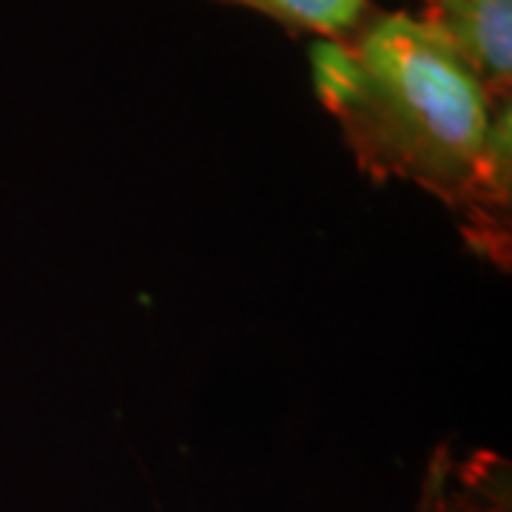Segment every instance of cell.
<instances>
[{
  "instance_id": "2",
  "label": "cell",
  "mask_w": 512,
  "mask_h": 512,
  "mask_svg": "<svg viewBox=\"0 0 512 512\" xmlns=\"http://www.w3.org/2000/svg\"><path fill=\"white\" fill-rule=\"evenodd\" d=\"M421 18L447 40L495 103H510L512 0H424Z\"/></svg>"
},
{
  "instance_id": "3",
  "label": "cell",
  "mask_w": 512,
  "mask_h": 512,
  "mask_svg": "<svg viewBox=\"0 0 512 512\" xmlns=\"http://www.w3.org/2000/svg\"><path fill=\"white\" fill-rule=\"evenodd\" d=\"M413 512H512L510 461L490 450L458 453L441 441L424 464Z\"/></svg>"
},
{
  "instance_id": "1",
  "label": "cell",
  "mask_w": 512,
  "mask_h": 512,
  "mask_svg": "<svg viewBox=\"0 0 512 512\" xmlns=\"http://www.w3.org/2000/svg\"><path fill=\"white\" fill-rule=\"evenodd\" d=\"M311 77L362 171L433 194L473 251L507 268L510 103H495L427 20L370 9L313 46Z\"/></svg>"
},
{
  "instance_id": "4",
  "label": "cell",
  "mask_w": 512,
  "mask_h": 512,
  "mask_svg": "<svg viewBox=\"0 0 512 512\" xmlns=\"http://www.w3.org/2000/svg\"><path fill=\"white\" fill-rule=\"evenodd\" d=\"M220 3L251 9L293 35H316L319 40L348 35L373 9L370 0H220Z\"/></svg>"
}]
</instances>
